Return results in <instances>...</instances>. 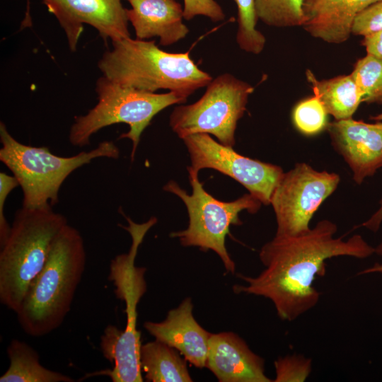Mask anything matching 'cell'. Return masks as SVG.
<instances>
[{
	"label": "cell",
	"mask_w": 382,
	"mask_h": 382,
	"mask_svg": "<svg viewBox=\"0 0 382 382\" xmlns=\"http://www.w3.org/2000/svg\"><path fill=\"white\" fill-rule=\"evenodd\" d=\"M337 226L324 219L306 233L278 236L265 243L259 257L265 267L257 276L237 274L245 285L233 286L236 294L270 300L279 318L293 321L318 303L320 294L313 286L326 272L328 259L338 256L366 258L376 252L360 236L335 237Z\"/></svg>",
	"instance_id": "cell-1"
},
{
	"label": "cell",
	"mask_w": 382,
	"mask_h": 382,
	"mask_svg": "<svg viewBox=\"0 0 382 382\" xmlns=\"http://www.w3.org/2000/svg\"><path fill=\"white\" fill-rule=\"evenodd\" d=\"M86 262L83 238L67 224L54 239L43 268L16 313L26 335L43 337L62 325L71 310Z\"/></svg>",
	"instance_id": "cell-2"
},
{
	"label": "cell",
	"mask_w": 382,
	"mask_h": 382,
	"mask_svg": "<svg viewBox=\"0 0 382 382\" xmlns=\"http://www.w3.org/2000/svg\"><path fill=\"white\" fill-rule=\"evenodd\" d=\"M98 66L105 76L119 85L155 93L159 89L187 98L212 80L195 64L190 52L163 51L155 40L127 37L112 42Z\"/></svg>",
	"instance_id": "cell-3"
},
{
	"label": "cell",
	"mask_w": 382,
	"mask_h": 382,
	"mask_svg": "<svg viewBox=\"0 0 382 382\" xmlns=\"http://www.w3.org/2000/svg\"><path fill=\"white\" fill-rule=\"evenodd\" d=\"M127 226L122 228L132 238L128 253L117 255L110 265L109 279L114 282L116 296L125 303L127 323L124 330L108 325L100 337L103 357L113 364L104 371L113 382H141L140 331L137 330V304L146 291V268L137 267L135 258L148 231L156 224V217L137 224L125 216Z\"/></svg>",
	"instance_id": "cell-4"
},
{
	"label": "cell",
	"mask_w": 382,
	"mask_h": 382,
	"mask_svg": "<svg viewBox=\"0 0 382 382\" xmlns=\"http://www.w3.org/2000/svg\"><path fill=\"white\" fill-rule=\"evenodd\" d=\"M52 207L18 209L0 246V302L15 313L43 268L57 236L67 224Z\"/></svg>",
	"instance_id": "cell-5"
},
{
	"label": "cell",
	"mask_w": 382,
	"mask_h": 382,
	"mask_svg": "<svg viewBox=\"0 0 382 382\" xmlns=\"http://www.w3.org/2000/svg\"><path fill=\"white\" fill-rule=\"evenodd\" d=\"M0 161L17 179L23 191V207H52L59 202L62 183L75 170L105 157L116 159L120 149L112 141L68 157L57 156L47 146H32L17 141L0 122Z\"/></svg>",
	"instance_id": "cell-6"
},
{
	"label": "cell",
	"mask_w": 382,
	"mask_h": 382,
	"mask_svg": "<svg viewBox=\"0 0 382 382\" xmlns=\"http://www.w3.org/2000/svg\"><path fill=\"white\" fill-rule=\"evenodd\" d=\"M97 104L84 115L74 117L69 134L70 143L77 147L90 144L91 137L103 127L125 123L129 130L120 135L132 142V161L141 135L152 119L161 110L187 98L177 93H155L115 83L103 76L96 82Z\"/></svg>",
	"instance_id": "cell-7"
},
{
	"label": "cell",
	"mask_w": 382,
	"mask_h": 382,
	"mask_svg": "<svg viewBox=\"0 0 382 382\" xmlns=\"http://www.w3.org/2000/svg\"><path fill=\"white\" fill-rule=\"evenodd\" d=\"M192 193L189 195L178 184L170 180L163 190L175 194L185 204L189 224L186 229L170 233L185 247L196 246L203 251L215 252L221 260L227 272L235 273L236 265L225 245L231 225H241L239 213L243 210L256 213L261 202L251 194H245L231 202L216 199L209 194L198 179V174L189 173Z\"/></svg>",
	"instance_id": "cell-8"
},
{
	"label": "cell",
	"mask_w": 382,
	"mask_h": 382,
	"mask_svg": "<svg viewBox=\"0 0 382 382\" xmlns=\"http://www.w3.org/2000/svg\"><path fill=\"white\" fill-rule=\"evenodd\" d=\"M195 103L178 105L170 115L172 130L180 138L204 133L220 143L235 144L238 121L243 117L254 87L228 73L216 76Z\"/></svg>",
	"instance_id": "cell-9"
},
{
	"label": "cell",
	"mask_w": 382,
	"mask_h": 382,
	"mask_svg": "<svg viewBox=\"0 0 382 382\" xmlns=\"http://www.w3.org/2000/svg\"><path fill=\"white\" fill-rule=\"evenodd\" d=\"M335 173L318 171L298 163L284 173L271 197L277 222L275 236H296L310 230L309 223L323 202L337 188Z\"/></svg>",
	"instance_id": "cell-10"
},
{
	"label": "cell",
	"mask_w": 382,
	"mask_h": 382,
	"mask_svg": "<svg viewBox=\"0 0 382 382\" xmlns=\"http://www.w3.org/2000/svg\"><path fill=\"white\" fill-rule=\"evenodd\" d=\"M183 140L191 161L189 173L198 174L204 168L216 170L241 183L262 204H270L273 191L284 173L281 167L242 156L208 134H194Z\"/></svg>",
	"instance_id": "cell-11"
},
{
	"label": "cell",
	"mask_w": 382,
	"mask_h": 382,
	"mask_svg": "<svg viewBox=\"0 0 382 382\" xmlns=\"http://www.w3.org/2000/svg\"><path fill=\"white\" fill-rule=\"evenodd\" d=\"M122 0H42L64 30L71 51L76 50L83 25L97 30L106 42L130 37Z\"/></svg>",
	"instance_id": "cell-12"
},
{
	"label": "cell",
	"mask_w": 382,
	"mask_h": 382,
	"mask_svg": "<svg viewBox=\"0 0 382 382\" xmlns=\"http://www.w3.org/2000/svg\"><path fill=\"white\" fill-rule=\"evenodd\" d=\"M335 149L344 158L357 184L382 168V122L366 123L352 118L328 123Z\"/></svg>",
	"instance_id": "cell-13"
},
{
	"label": "cell",
	"mask_w": 382,
	"mask_h": 382,
	"mask_svg": "<svg viewBox=\"0 0 382 382\" xmlns=\"http://www.w3.org/2000/svg\"><path fill=\"white\" fill-rule=\"evenodd\" d=\"M190 298L185 299L168 311L161 322L146 321L144 328L155 340L178 351L185 359L199 369L205 368L212 333L201 327L192 314Z\"/></svg>",
	"instance_id": "cell-14"
},
{
	"label": "cell",
	"mask_w": 382,
	"mask_h": 382,
	"mask_svg": "<svg viewBox=\"0 0 382 382\" xmlns=\"http://www.w3.org/2000/svg\"><path fill=\"white\" fill-rule=\"evenodd\" d=\"M206 368L220 382H271L265 361L238 335L230 332L212 334Z\"/></svg>",
	"instance_id": "cell-15"
},
{
	"label": "cell",
	"mask_w": 382,
	"mask_h": 382,
	"mask_svg": "<svg viewBox=\"0 0 382 382\" xmlns=\"http://www.w3.org/2000/svg\"><path fill=\"white\" fill-rule=\"evenodd\" d=\"M129 22L136 37L146 40L159 37V44L171 45L185 38L189 33L183 23V8L176 0H127Z\"/></svg>",
	"instance_id": "cell-16"
},
{
	"label": "cell",
	"mask_w": 382,
	"mask_h": 382,
	"mask_svg": "<svg viewBox=\"0 0 382 382\" xmlns=\"http://www.w3.org/2000/svg\"><path fill=\"white\" fill-rule=\"evenodd\" d=\"M379 0H304L302 27L328 43L346 42L356 16Z\"/></svg>",
	"instance_id": "cell-17"
},
{
	"label": "cell",
	"mask_w": 382,
	"mask_h": 382,
	"mask_svg": "<svg viewBox=\"0 0 382 382\" xmlns=\"http://www.w3.org/2000/svg\"><path fill=\"white\" fill-rule=\"evenodd\" d=\"M306 76L314 96L319 98L329 115L336 120L352 118L362 100L351 74L318 80L311 71L307 70Z\"/></svg>",
	"instance_id": "cell-18"
},
{
	"label": "cell",
	"mask_w": 382,
	"mask_h": 382,
	"mask_svg": "<svg viewBox=\"0 0 382 382\" xmlns=\"http://www.w3.org/2000/svg\"><path fill=\"white\" fill-rule=\"evenodd\" d=\"M9 366L0 382H74L68 375L42 366L37 352L27 342L13 339L6 349Z\"/></svg>",
	"instance_id": "cell-19"
},
{
	"label": "cell",
	"mask_w": 382,
	"mask_h": 382,
	"mask_svg": "<svg viewBox=\"0 0 382 382\" xmlns=\"http://www.w3.org/2000/svg\"><path fill=\"white\" fill-rule=\"evenodd\" d=\"M140 362L146 381H192L185 361L175 349L159 340L141 345Z\"/></svg>",
	"instance_id": "cell-20"
},
{
	"label": "cell",
	"mask_w": 382,
	"mask_h": 382,
	"mask_svg": "<svg viewBox=\"0 0 382 382\" xmlns=\"http://www.w3.org/2000/svg\"><path fill=\"white\" fill-rule=\"evenodd\" d=\"M304 0H255L258 20L268 26H302Z\"/></svg>",
	"instance_id": "cell-21"
},
{
	"label": "cell",
	"mask_w": 382,
	"mask_h": 382,
	"mask_svg": "<svg viewBox=\"0 0 382 382\" xmlns=\"http://www.w3.org/2000/svg\"><path fill=\"white\" fill-rule=\"evenodd\" d=\"M362 102L382 103V59L367 54L355 63L351 74Z\"/></svg>",
	"instance_id": "cell-22"
},
{
	"label": "cell",
	"mask_w": 382,
	"mask_h": 382,
	"mask_svg": "<svg viewBox=\"0 0 382 382\" xmlns=\"http://www.w3.org/2000/svg\"><path fill=\"white\" fill-rule=\"evenodd\" d=\"M238 9L236 42L245 52L259 54L264 50L266 39L256 28L258 20L255 0H234Z\"/></svg>",
	"instance_id": "cell-23"
},
{
	"label": "cell",
	"mask_w": 382,
	"mask_h": 382,
	"mask_svg": "<svg viewBox=\"0 0 382 382\" xmlns=\"http://www.w3.org/2000/svg\"><path fill=\"white\" fill-rule=\"evenodd\" d=\"M328 115L321 101L314 96L296 105L293 111V121L301 133L313 135L327 128Z\"/></svg>",
	"instance_id": "cell-24"
},
{
	"label": "cell",
	"mask_w": 382,
	"mask_h": 382,
	"mask_svg": "<svg viewBox=\"0 0 382 382\" xmlns=\"http://www.w3.org/2000/svg\"><path fill=\"white\" fill-rule=\"evenodd\" d=\"M275 382H303L311 371V359L301 355H288L280 357L274 363Z\"/></svg>",
	"instance_id": "cell-25"
},
{
	"label": "cell",
	"mask_w": 382,
	"mask_h": 382,
	"mask_svg": "<svg viewBox=\"0 0 382 382\" xmlns=\"http://www.w3.org/2000/svg\"><path fill=\"white\" fill-rule=\"evenodd\" d=\"M380 30H382V0L367 6L356 16L352 34L365 37Z\"/></svg>",
	"instance_id": "cell-26"
},
{
	"label": "cell",
	"mask_w": 382,
	"mask_h": 382,
	"mask_svg": "<svg viewBox=\"0 0 382 382\" xmlns=\"http://www.w3.org/2000/svg\"><path fill=\"white\" fill-rule=\"evenodd\" d=\"M183 17L186 21L197 16L207 17L213 22L225 19L221 6L215 0H183Z\"/></svg>",
	"instance_id": "cell-27"
},
{
	"label": "cell",
	"mask_w": 382,
	"mask_h": 382,
	"mask_svg": "<svg viewBox=\"0 0 382 382\" xmlns=\"http://www.w3.org/2000/svg\"><path fill=\"white\" fill-rule=\"evenodd\" d=\"M17 186H19L18 182L13 175L0 173V246L5 243L11 229L4 215L6 199Z\"/></svg>",
	"instance_id": "cell-28"
},
{
	"label": "cell",
	"mask_w": 382,
	"mask_h": 382,
	"mask_svg": "<svg viewBox=\"0 0 382 382\" xmlns=\"http://www.w3.org/2000/svg\"><path fill=\"white\" fill-rule=\"evenodd\" d=\"M361 42L367 54L382 59V30L364 37Z\"/></svg>",
	"instance_id": "cell-29"
},
{
	"label": "cell",
	"mask_w": 382,
	"mask_h": 382,
	"mask_svg": "<svg viewBox=\"0 0 382 382\" xmlns=\"http://www.w3.org/2000/svg\"><path fill=\"white\" fill-rule=\"evenodd\" d=\"M382 223V197L380 200L379 208L377 211L366 221H364L361 226L367 228L371 231L376 232Z\"/></svg>",
	"instance_id": "cell-30"
},
{
	"label": "cell",
	"mask_w": 382,
	"mask_h": 382,
	"mask_svg": "<svg viewBox=\"0 0 382 382\" xmlns=\"http://www.w3.org/2000/svg\"><path fill=\"white\" fill-rule=\"evenodd\" d=\"M376 252L381 253L382 252V247L380 249H376ZM370 273H380L382 274V263L378 264L376 263L373 266L366 268L361 272H359L357 275H362L366 274H370Z\"/></svg>",
	"instance_id": "cell-31"
},
{
	"label": "cell",
	"mask_w": 382,
	"mask_h": 382,
	"mask_svg": "<svg viewBox=\"0 0 382 382\" xmlns=\"http://www.w3.org/2000/svg\"><path fill=\"white\" fill-rule=\"evenodd\" d=\"M32 25V20L30 15V8H29V0L27 1V7H26V12L25 14V18L22 22L21 27L26 28L28 26Z\"/></svg>",
	"instance_id": "cell-32"
},
{
	"label": "cell",
	"mask_w": 382,
	"mask_h": 382,
	"mask_svg": "<svg viewBox=\"0 0 382 382\" xmlns=\"http://www.w3.org/2000/svg\"><path fill=\"white\" fill-rule=\"evenodd\" d=\"M371 120H373L374 121H376V122H382V112L379 115H377L374 117H371L370 118Z\"/></svg>",
	"instance_id": "cell-33"
}]
</instances>
